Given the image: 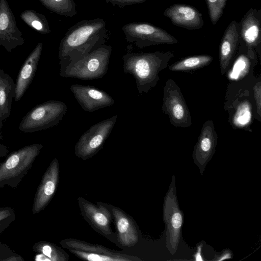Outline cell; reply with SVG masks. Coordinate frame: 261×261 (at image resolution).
Wrapping results in <instances>:
<instances>
[{
  "mask_svg": "<svg viewBox=\"0 0 261 261\" xmlns=\"http://www.w3.org/2000/svg\"><path fill=\"white\" fill-rule=\"evenodd\" d=\"M112 51V46L105 44L60 70V75L85 81L101 79L108 70Z\"/></svg>",
  "mask_w": 261,
  "mask_h": 261,
  "instance_id": "3957f363",
  "label": "cell"
},
{
  "mask_svg": "<svg viewBox=\"0 0 261 261\" xmlns=\"http://www.w3.org/2000/svg\"><path fill=\"white\" fill-rule=\"evenodd\" d=\"M114 115L92 125L84 133L74 146V154L85 161L92 158L103 147L116 122Z\"/></svg>",
  "mask_w": 261,
  "mask_h": 261,
  "instance_id": "52a82bcc",
  "label": "cell"
},
{
  "mask_svg": "<svg viewBox=\"0 0 261 261\" xmlns=\"http://www.w3.org/2000/svg\"><path fill=\"white\" fill-rule=\"evenodd\" d=\"M240 39L248 49L259 45L261 42V9H249L239 23Z\"/></svg>",
  "mask_w": 261,
  "mask_h": 261,
  "instance_id": "e0dca14e",
  "label": "cell"
},
{
  "mask_svg": "<svg viewBox=\"0 0 261 261\" xmlns=\"http://www.w3.org/2000/svg\"><path fill=\"white\" fill-rule=\"evenodd\" d=\"M15 83L8 74L0 89V113L3 120L10 116L12 102L15 96Z\"/></svg>",
  "mask_w": 261,
  "mask_h": 261,
  "instance_id": "7402d4cb",
  "label": "cell"
},
{
  "mask_svg": "<svg viewBox=\"0 0 261 261\" xmlns=\"http://www.w3.org/2000/svg\"><path fill=\"white\" fill-rule=\"evenodd\" d=\"M201 245H200L198 247V251L195 254V260H203V259L201 258Z\"/></svg>",
  "mask_w": 261,
  "mask_h": 261,
  "instance_id": "1f68e13d",
  "label": "cell"
},
{
  "mask_svg": "<svg viewBox=\"0 0 261 261\" xmlns=\"http://www.w3.org/2000/svg\"><path fill=\"white\" fill-rule=\"evenodd\" d=\"M254 97L256 106L257 112L259 117L261 113V82L259 81L253 87Z\"/></svg>",
  "mask_w": 261,
  "mask_h": 261,
  "instance_id": "4316f807",
  "label": "cell"
},
{
  "mask_svg": "<svg viewBox=\"0 0 261 261\" xmlns=\"http://www.w3.org/2000/svg\"><path fill=\"white\" fill-rule=\"evenodd\" d=\"M175 200L171 190L167 196L164 207L165 221L167 226V242L171 251L176 250L182 224V216Z\"/></svg>",
  "mask_w": 261,
  "mask_h": 261,
  "instance_id": "2e32d148",
  "label": "cell"
},
{
  "mask_svg": "<svg viewBox=\"0 0 261 261\" xmlns=\"http://www.w3.org/2000/svg\"><path fill=\"white\" fill-rule=\"evenodd\" d=\"M42 148L40 144L25 146L16 150L0 164V188H15L26 175Z\"/></svg>",
  "mask_w": 261,
  "mask_h": 261,
  "instance_id": "277c9868",
  "label": "cell"
},
{
  "mask_svg": "<svg viewBox=\"0 0 261 261\" xmlns=\"http://www.w3.org/2000/svg\"><path fill=\"white\" fill-rule=\"evenodd\" d=\"M0 224H1L0 223ZM0 226H1V225H0Z\"/></svg>",
  "mask_w": 261,
  "mask_h": 261,
  "instance_id": "d590c367",
  "label": "cell"
},
{
  "mask_svg": "<svg viewBox=\"0 0 261 261\" xmlns=\"http://www.w3.org/2000/svg\"><path fill=\"white\" fill-rule=\"evenodd\" d=\"M77 202L82 217L92 229L116 244V235L111 227L112 214L105 203L96 201V204H94L83 196L78 198Z\"/></svg>",
  "mask_w": 261,
  "mask_h": 261,
  "instance_id": "30bf717a",
  "label": "cell"
},
{
  "mask_svg": "<svg viewBox=\"0 0 261 261\" xmlns=\"http://www.w3.org/2000/svg\"><path fill=\"white\" fill-rule=\"evenodd\" d=\"M47 9L61 16L73 17L77 14L73 0H39Z\"/></svg>",
  "mask_w": 261,
  "mask_h": 261,
  "instance_id": "d4e9b609",
  "label": "cell"
},
{
  "mask_svg": "<svg viewBox=\"0 0 261 261\" xmlns=\"http://www.w3.org/2000/svg\"><path fill=\"white\" fill-rule=\"evenodd\" d=\"M213 60L207 55L194 56L184 58L169 66L172 71H187L197 69L208 65Z\"/></svg>",
  "mask_w": 261,
  "mask_h": 261,
  "instance_id": "44dd1931",
  "label": "cell"
},
{
  "mask_svg": "<svg viewBox=\"0 0 261 261\" xmlns=\"http://www.w3.org/2000/svg\"><path fill=\"white\" fill-rule=\"evenodd\" d=\"M4 260H9V261H16V260H23V259L21 257V256H13L8 258L4 259Z\"/></svg>",
  "mask_w": 261,
  "mask_h": 261,
  "instance_id": "d6a6232c",
  "label": "cell"
},
{
  "mask_svg": "<svg viewBox=\"0 0 261 261\" xmlns=\"http://www.w3.org/2000/svg\"><path fill=\"white\" fill-rule=\"evenodd\" d=\"M24 43L22 33L17 26L9 4L7 0H0V46L10 53Z\"/></svg>",
  "mask_w": 261,
  "mask_h": 261,
  "instance_id": "5bb4252c",
  "label": "cell"
},
{
  "mask_svg": "<svg viewBox=\"0 0 261 261\" xmlns=\"http://www.w3.org/2000/svg\"><path fill=\"white\" fill-rule=\"evenodd\" d=\"M59 179V163L55 158L44 172L36 191L32 206L33 214H38L47 206L56 193Z\"/></svg>",
  "mask_w": 261,
  "mask_h": 261,
  "instance_id": "4fadbf2b",
  "label": "cell"
},
{
  "mask_svg": "<svg viewBox=\"0 0 261 261\" xmlns=\"http://www.w3.org/2000/svg\"><path fill=\"white\" fill-rule=\"evenodd\" d=\"M8 153V150L6 146L0 143V157L6 155Z\"/></svg>",
  "mask_w": 261,
  "mask_h": 261,
  "instance_id": "4dcf8cb0",
  "label": "cell"
},
{
  "mask_svg": "<svg viewBox=\"0 0 261 261\" xmlns=\"http://www.w3.org/2000/svg\"><path fill=\"white\" fill-rule=\"evenodd\" d=\"M20 17L28 25L41 34L51 32L47 20L42 13L29 9L22 12Z\"/></svg>",
  "mask_w": 261,
  "mask_h": 261,
  "instance_id": "cb8c5ba5",
  "label": "cell"
},
{
  "mask_svg": "<svg viewBox=\"0 0 261 261\" xmlns=\"http://www.w3.org/2000/svg\"><path fill=\"white\" fill-rule=\"evenodd\" d=\"M163 15L175 25L189 30H198L204 25L202 15L195 7L176 4L167 8Z\"/></svg>",
  "mask_w": 261,
  "mask_h": 261,
  "instance_id": "9a60e30c",
  "label": "cell"
},
{
  "mask_svg": "<svg viewBox=\"0 0 261 261\" xmlns=\"http://www.w3.org/2000/svg\"><path fill=\"white\" fill-rule=\"evenodd\" d=\"M105 203L112 214L117 245L121 247L135 246L139 240V229L135 220L120 208Z\"/></svg>",
  "mask_w": 261,
  "mask_h": 261,
  "instance_id": "8fae6325",
  "label": "cell"
},
{
  "mask_svg": "<svg viewBox=\"0 0 261 261\" xmlns=\"http://www.w3.org/2000/svg\"><path fill=\"white\" fill-rule=\"evenodd\" d=\"M33 249L44 255L49 261H67L69 259L68 254L63 249L48 242H38L34 245Z\"/></svg>",
  "mask_w": 261,
  "mask_h": 261,
  "instance_id": "603a6c76",
  "label": "cell"
},
{
  "mask_svg": "<svg viewBox=\"0 0 261 261\" xmlns=\"http://www.w3.org/2000/svg\"><path fill=\"white\" fill-rule=\"evenodd\" d=\"M171 51L127 53L123 56L124 73L131 74L140 94L148 92L160 80L159 73L169 66L174 57Z\"/></svg>",
  "mask_w": 261,
  "mask_h": 261,
  "instance_id": "7a4b0ae2",
  "label": "cell"
},
{
  "mask_svg": "<svg viewBox=\"0 0 261 261\" xmlns=\"http://www.w3.org/2000/svg\"><path fill=\"white\" fill-rule=\"evenodd\" d=\"M107 3H111L114 6L123 7L134 4H140L147 0H105Z\"/></svg>",
  "mask_w": 261,
  "mask_h": 261,
  "instance_id": "83f0119b",
  "label": "cell"
},
{
  "mask_svg": "<svg viewBox=\"0 0 261 261\" xmlns=\"http://www.w3.org/2000/svg\"><path fill=\"white\" fill-rule=\"evenodd\" d=\"M107 32L106 23L100 18L82 20L69 28L59 47L60 70L105 44Z\"/></svg>",
  "mask_w": 261,
  "mask_h": 261,
  "instance_id": "6da1fadb",
  "label": "cell"
},
{
  "mask_svg": "<svg viewBox=\"0 0 261 261\" xmlns=\"http://www.w3.org/2000/svg\"><path fill=\"white\" fill-rule=\"evenodd\" d=\"M231 257L230 254L229 252H227L225 253H224L221 256V258H220L218 260H222L227 258H229Z\"/></svg>",
  "mask_w": 261,
  "mask_h": 261,
  "instance_id": "836d02e7",
  "label": "cell"
},
{
  "mask_svg": "<svg viewBox=\"0 0 261 261\" xmlns=\"http://www.w3.org/2000/svg\"><path fill=\"white\" fill-rule=\"evenodd\" d=\"M61 246L82 260L89 261H140V257L111 249L101 245L67 238L60 242Z\"/></svg>",
  "mask_w": 261,
  "mask_h": 261,
  "instance_id": "8992f818",
  "label": "cell"
},
{
  "mask_svg": "<svg viewBox=\"0 0 261 261\" xmlns=\"http://www.w3.org/2000/svg\"><path fill=\"white\" fill-rule=\"evenodd\" d=\"M69 89L86 112H93L115 103V100L111 95L93 86L76 84L71 85Z\"/></svg>",
  "mask_w": 261,
  "mask_h": 261,
  "instance_id": "7c38bea8",
  "label": "cell"
},
{
  "mask_svg": "<svg viewBox=\"0 0 261 261\" xmlns=\"http://www.w3.org/2000/svg\"><path fill=\"white\" fill-rule=\"evenodd\" d=\"M239 23L232 21L226 29L219 47V62L222 75L227 72L240 44Z\"/></svg>",
  "mask_w": 261,
  "mask_h": 261,
  "instance_id": "ac0fdd59",
  "label": "cell"
},
{
  "mask_svg": "<svg viewBox=\"0 0 261 261\" xmlns=\"http://www.w3.org/2000/svg\"><path fill=\"white\" fill-rule=\"evenodd\" d=\"M122 30L127 42L134 43L140 49L178 42L176 38L165 30L147 22L128 23L124 25Z\"/></svg>",
  "mask_w": 261,
  "mask_h": 261,
  "instance_id": "ba28073f",
  "label": "cell"
},
{
  "mask_svg": "<svg viewBox=\"0 0 261 261\" xmlns=\"http://www.w3.org/2000/svg\"><path fill=\"white\" fill-rule=\"evenodd\" d=\"M162 109L175 127L186 128L192 124V117L184 96L175 81L168 79L163 87Z\"/></svg>",
  "mask_w": 261,
  "mask_h": 261,
  "instance_id": "9c48e42d",
  "label": "cell"
},
{
  "mask_svg": "<svg viewBox=\"0 0 261 261\" xmlns=\"http://www.w3.org/2000/svg\"><path fill=\"white\" fill-rule=\"evenodd\" d=\"M42 48L43 43H38L27 57L20 69L15 83L14 98L15 101H18L21 98L32 82L37 68Z\"/></svg>",
  "mask_w": 261,
  "mask_h": 261,
  "instance_id": "d6986e66",
  "label": "cell"
},
{
  "mask_svg": "<svg viewBox=\"0 0 261 261\" xmlns=\"http://www.w3.org/2000/svg\"><path fill=\"white\" fill-rule=\"evenodd\" d=\"M8 74L5 72L4 70L0 68V89L6 81Z\"/></svg>",
  "mask_w": 261,
  "mask_h": 261,
  "instance_id": "f546056e",
  "label": "cell"
},
{
  "mask_svg": "<svg viewBox=\"0 0 261 261\" xmlns=\"http://www.w3.org/2000/svg\"><path fill=\"white\" fill-rule=\"evenodd\" d=\"M3 121L4 120L3 119L2 115L1 113H0V140H1L3 138L2 135L1 129H2V126H3Z\"/></svg>",
  "mask_w": 261,
  "mask_h": 261,
  "instance_id": "e575fe53",
  "label": "cell"
},
{
  "mask_svg": "<svg viewBox=\"0 0 261 261\" xmlns=\"http://www.w3.org/2000/svg\"><path fill=\"white\" fill-rule=\"evenodd\" d=\"M227 0H206L208 15L213 24L215 25L223 14Z\"/></svg>",
  "mask_w": 261,
  "mask_h": 261,
  "instance_id": "484cf974",
  "label": "cell"
},
{
  "mask_svg": "<svg viewBox=\"0 0 261 261\" xmlns=\"http://www.w3.org/2000/svg\"><path fill=\"white\" fill-rule=\"evenodd\" d=\"M12 216H14V212L11 207H0V223L7 220Z\"/></svg>",
  "mask_w": 261,
  "mask_h": 261,
  "instance_id": "f1b7e54d",
  "label": "cell"
},
{
  "mask_svg": "<svg viewBox=\"0 0 261 261\" xmlns=\"http://www.w3.org/2000/svg\"><path fill=\"white\" fill-rule=\"evenodd\" d=\"M67 107L63 101L50 100L30 111L19 125L24 133H34L58 125L66 113Z\"/></svg>",
  "mask_w": 261,
  "mask_h": 261,
  "instance_id": "5b68a950",
  "label": "cell"
},
{
  "mask_svg": "<svg viewBox=\"0 0 261 261\" xmlns=\"http://www.w3.org/2000/svg\"><path fill=\"white\" fill-rule=\"evenodd\" d=\"M217 139L213 121L206 120L203 124L193 153L197 163L204 165L208 161L215 152Z\"/></svg>",
  "mask_w": 261,
  "mask_h": 261,
  "instance_id": "ffe728a7",
  "label": "cell"
}]
</instances>
